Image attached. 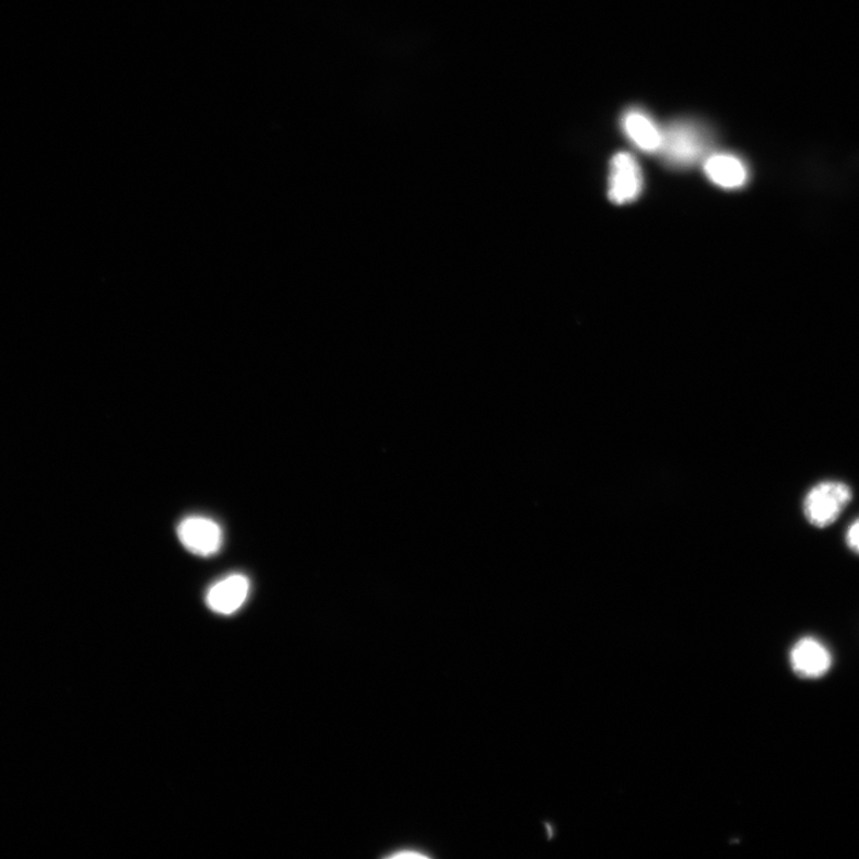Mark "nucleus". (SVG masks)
Returning <instances> with one entry per match:
<instances>
[{"instance_id":"nucleus-1","label":"nucleus","mask_w":859,"mask_h":859,"mask_svg":"<svg viewBox=\"0 0 859 859\" xmlns=\"http://www.w3.org/2000/svg\"><path fill=\"white\" fill-rule=\"evenodd\" d=\"M713 136L707 126L695 120H676L662 129L659 154L674 170H686L709 157Z\"/></svg>"},{"instance_id":"nucleus-2","label":"nucleus","mask_w":859,"mask_h":859,"mask_svg":"<svg viewBox=\"0 0 859 859\" xmlns=\"http://www.w3.org/2000/svg\"><path fill=\"white\" fill-rule=\"evenodd\" d=\"M852 499L851 489L840 481H824L815 485L803 502V513L810 523L825 528L836 522Z\"/></svg>"},{"instance_id":"nucleus-3","label":"nucleus","mask_w":859,"mask_h":859,"mask_svg":"<svg viewBox=\"0 0 859 859\" xmlns=\"http://www.w3.org/2000/svg\"><path fill=\"white\" fill-rule=\"evenodd\" d=\"M643 174L632 154L620 152L611 161L609 199L616 204H626L640 197Z\"/></svg>"},{"instance_id":"nucleus-4","label":"nucleus","mask_w":859,"mask_h":859,"mask_svg":"<svg viewBox=\"0 0 859 859\" xmlns=\"http://www.w3.org/2000/svg\"><path fill=\"white\" fill-rule=\"evenodd\" d=\"M177 536L185 549L199 556L216 554L223 544V530L213 519L191 516L179 523Z\"/></svg>"},{"instance_id":"nucleus-5","label":"nucleus","mask_w":859,"mask_h":859,"mask_svg":"<svg viewBox=\"0 0 859 859\" xmlns=\"http://www.w3.org/2000/svg\"><path fill=\"white\" fill-rule=\"evenodd\" d=\"M249 592V579L243 575H232L221 579L208 590L205 602L214 613L232 615L244 605Z\"/></svg>"},{"instance_id":"nucleus-6","label":"nucleus","mask_w":859,"mask_h":859,"mask_svg":"<svg viewBox=\"0 0 859 859\" xmlns=\"http://www.w3.org/2000/svg\"><path fill=\"white\" fill-rule=\"evenodd\" d=\"M791 667L803 679H819L831 668L828 649L813 637H804L791 649Z\"/></svg>"},{"instance_id":"nucleus-7","label":"nucleus","mask_w":859,"mask_h":859,"mask_svg":"<svg viewBox=\"0 0 859 859\" xmlns=\"http://www.w3.org/2000/svg\"><path fill=\"white\" fill-rule=\"evenodd\" d=\"M705 173L715 186L727 190L743 188L749 180V168L737 155L710 154L705 162Z\"/></svg>"},{"instance_id":"nucleus-8","label":"nucleus","mask_w":859,"mask_h":859,"mask_svg":"<svg viewBox=\"0 0 859 859\" xmlns=\"http://www.w3.org/2000/svg\"><path fill=\"white\" fill-rule=\"evenodd\" d=\"M624 134L634 145L646 153H658L661 146L662 129L642 109H629L622 117Z\"/></svg>"},{"instance_id":"nucleus-9","label":"nucleus","mask_w":859,"mask_h":859,"mask_svg":"<svg viewBox=\"0 0 859 859\" xmlns=\"http://www.w3.org/2000/svg\"><path fill=\"white\" fill-rule=\"evenodd\" d=\"M435 857L432 850L419 844H399L379 856L383 859H434Z\"/></svg>"},{"instance_id":"nucleus-10","label":"nucleus","mask_w":859,"mask_h":859,"mask_svg":"<svg viewBox=\"0 0 859 859\" xmlns=\"http://www.w3.org/2000/svg\"><path fill=\"white\" fill-rule=\"evenodd\" d=\"M846 544L852 552L859 554V518L855 520L848 532H846Z\"/></svg>"}]
</instances>
